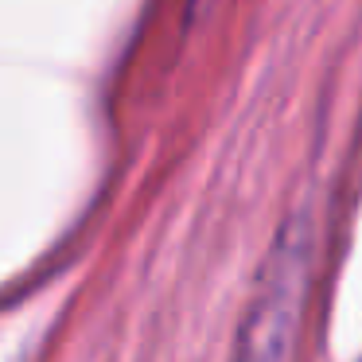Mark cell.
I'll use <instances>...</instances> for the list:
<instances>
[{"label": "cell", "instance_id": "cell-1", "mask_svg": "<svg viewBox=\"0 0 362 362\" xmlns=\"http://www.w3.org/2000/svg\"><path fill=\"white\" fill-rule=\"evenodd\" d=\"M308 284H312V222L308 214H292L276 230L257 269L230 362H296Z\"/></svg>", "mask_w": 362, "mask_h": 362}]
</instances>
